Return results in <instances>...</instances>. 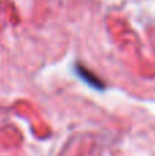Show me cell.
<instances>
[{"label":"cell","mask_w":155,"mask_h":156,"mask_svg":"<svg viewBox=\"0 0 155 156\" xmlns=\"http://www.w3.org/2000/svg\"><path fill=\"white\" fill-rule=\"evenodd\" d=\"M76 71H77V76L81 77L82 80H84L89 86H93V88H96V89H103L104 88V83L102 82V81L99 80V78L96 77L95 74L92 73V71L84 69L82 66H77Z\"/></svg>","instance_id":"obj_1"}]
</instances>
